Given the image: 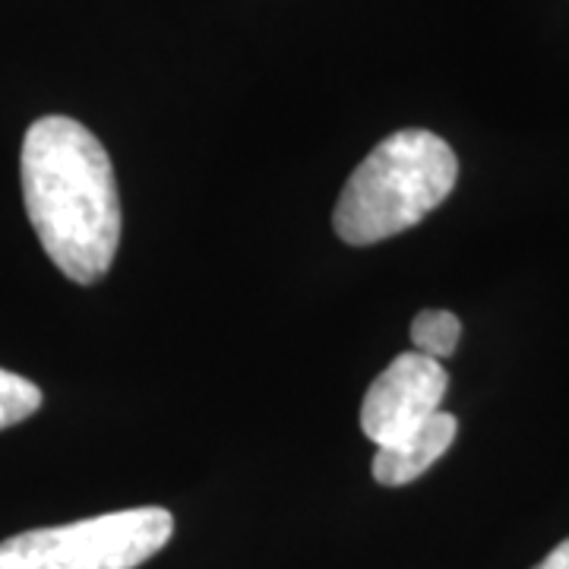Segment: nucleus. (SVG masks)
I'll return each instance as SVG.
<instances>
[{
    "instance_id": "1",
    "label": "nucleus",
    "mask_w": 569,
    "mask_h": 569,
    "mask_svg": "<svg viewBox=\"0 0 569 569\" xmlns=\"http://www.w3.org/2000/svg\"><path fill=\"white\" fill-rule=\"evenodd\" d=\"M20 178L51 263L70 282H102L121 244V200L99 137L63 114L39 118L22 140Z\"/></svg>"
},
{
    "instance_id": "2",
    "label": "nucleus",
    "mask_w": 569,
    "mask_h": 569,
    "mask_svg": "<svg viewBox=\"0 0 569 569\" xmlns=\"http://www.w3.org/2000/svg\"><path fill=\"white\" fill-rule=\"evenodd\" d=\"M459 178L456 152L430 130H399L348 178L332 212L336 234L351 247L380 244L430 216Z\"/></svg>"
},
{
    "instance_id": "3",
    "label": "nucleus",
    "mask_w": 569,
    "mask_h": 569,
    "mask_svg": "<svg viewBox=\"0 0 569 569\" xmlns=\"http://www.w3.org/2000/svg\"><path fill=\"white\" fill-rule=\"evenodd\" d=\"M162 507L121 509L0 541V569H137L171 541Z\"/></svg>"
},
{
    "instance_id": "4",
    "label": "nucleus",
    "mask_w": 569,
    "mask_h": 569,
    "mask_svg": "<svg viewBox=\"0 0 569 569\" xmlns=\"http://www.w3.org/2000/svg\"><path fill=\"white\" fill-rule=\"evenodd\" d=\"M449 373L421 351H406L370 383L361 402V430L377 449L396 447L443 411Z\"/></svg>"
},
{
    "instance_id": "5",
    "label": "nucleus",
    "mask_w": 569,
    "mask_h": 569,
    "mask_svg": "<svg viewBox=\"0 0 569 569\" xmlns=\"http://www.w3.org/2000/svg\"><path fill=\"white\" fill-rule=\"evenodd\" d=\"M459 433V421L449 411H437L425 427H418L411 437L402 443L387 449H377L373 456V478L383 488H402L411 485L415 478H421L427 468L437 459H443V452L452 447Z\"/></svg>"
},
{
    "instance_id": "6",
    "label": "nucleus",
    "mask_w": 569,
    "mask_h": 569,
    "mask_svg": "<svg viewBox=\"0 0 569 569\" xmlns=\"http://www.w3.org/2000/svg\"><path fill=\"white\" fill-rule=\"evenodd\" d=\"M459 339H462V323L449 310H425L411 323L415 351H421V355L433 358V361L449 358L459 348Z\"/></svg>"
},
{
    "instance_id": "7",
    "label": "nucleus",
    "mask_w": 569,
    "mask_h": 569,
    "mask_svg": "<svg viewBox=\"0 0 569 569\" xmlns=\"http://www.w3.org/2000/svg\"><path fill=\"white\" fill-rule=\"evenodd\" d=\"M41 408V389L20 373L0 367V430L20 425Z\"/></svg>"
},
{
    "instance_id": "8",
    "label": "nucleus",
    "mask_w": 569,
    "mask_h": 569,
    "mask_svg": "<svg viewBox=\"0 0 569 569\" xmlns=\"http://www.w3.org/2000/svg\"><path fill=\"white\" fill-rule=\"evenodd\" d=\"M535 569H569V538L550 550L548 557H545V560H541Z\"/></svg>"
}]
</instances>
